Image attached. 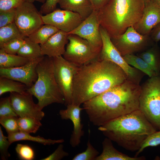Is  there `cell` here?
Listing matches in <instances>:
<instances>
[{"instance_id": "1", "label": "cell", "mask_w": 160, "mask_h": 160, "mask_svg": "<svg viewBox=\"0 0 160 160\" xmlns=\"http://www.w3.org/2000/svg\"><path fill=\"white\" fill-rule=\"evenodd\" d=\"M127 79L118 65L98 57L79 66L73 79L72 104L80 105Z\"/></svg>"}, {"instance_id": "2", "label": "cell", "mask_w": 160, "mask_h": 160, "mask_svg": "<svg viewBox=\"0 0 160 160\" xmlns=\"http://www.w3.org/2000/svg\"><path fill=\"white\" fill-rule=\"evenodd\" d=\"M141 87L127 79L83 104L89 121L100 127L139 109Z\"/></svg>"}, {"instance_id": "3", "label": "cell", "mask_w": 160, "mask_h": 160, "mask_svg": "<svg viewBox=\"0 0 160 160\" xmlns=\"http://www.w3.org/2000/svg\"><path fill=\"white\" fill-rule=\"evenodd\" d=\"M106 137L125 149L138 151L146 139L156 129L139 109L99 127Z\"/></svg>"}, {"instance_id": "4", "label": "cell", "mask_w": 160, "mask_h": 160, "mask_svg": "<svg viewBox=\"0 0 160 160\" xmlns=\"http://www.w3.org/2000/svg\"><path fill=\"white\" fill-rule=\"evenodd\" d=\"M144 7L143 0H110L98 11L100 25L111 38L119 36L139 21Z\"/></svg>"}, {"instance_id": "5", "label": "cell", "mask_w": 160, "mask_h": 160, "mask_svg": "<svg viewBox=\"0 0 160 160\" xmlns=\"http://www.w3.org/2000/svg\"><path fill=\"white\" fill-rule=\"evenodd\" d=\"M37 79L27 90L38 100L41 109L53 103L65 104L63 95L56 81L52 57L44 56L37 65Z\"/></svg>"}, {"instance_id": "6", "label": "cell", "mask_w": 160, "mask_h": 160, "mask_svg": "<svg viewBox=\"0 0 160 160\" xmlns=\"http://www.w3.org/2000/svg\"><path fill=\"white\" fill-rule=\"evenodd\" d=\"M139 109L160 130V75L150 77L141 87Z\"/></svg>"}, {"instance_id": "7", "label": "cell", "mask_w": 160, "mask_h": 160, "mask_svg": "<svg viewBox=\"0 0 160 160\" xmlns=\"http://www.w3.org/2000/svg\"><path fill=\"white\" fill-rule=\"evenodd\" d=\"M111 40L122 56L144 50L155 43L149 35L140 33L133 26L128 28L122 34L111 38Z\"/></svg>"}, {"instance_id": "8", "label": "cell", "mask_w": 160, "mask_h": 160, "mask_svg": "<svg viewBox=\"0 0 160 160\" xmlns=\"http://www.w3.org/2000/svg\"><path fill=\"white\" fill-rule=\"evenodd\" d=\"M52 59L55 78L64 97L65 104L66 105L71 104L73 79L79 66L68 61L62 56Z\"/></svg>"}, {"instance_id": "9", "label": "cell", "mask_w": 160, "mask_h": 160, "mask_svg": "<svg viewBox=\"0 0 160 160\" xmlns=\"http://www.w3.org/2000/svg\"><path fill=\"white\" fill-rule=\"evenodd\" d=\"M99 30L101 36L103 46L99 56L101 60L111 61L119 66L126 74L128 79L138 84L140 74L137 69L128 64L113 45L106 31L100 25Z\"/></svg>"}, {"instance_id": "10", "label": "cell", "mask_w": 160, "mask_h": 160, "mask_svg": "<svg viewBox=\"0 0 160 160\" xmlns=\"http://www.w3.org/2000/svg\"><path fill=\"white\" fill-rule=\"evenodd\" d=\"M68 42L63 56L68 61L79 66L99 57L86 40L72 34H68Z\"/></svg>"}, {"instance_id": "11", "label": "cell", "mask_w": 160, "mask_h": 160, "mask_svg": "<svg viewBox=\"0 0 160 160\" xmlns=\"http://www.w3.org/2000/svg\"><path fill=\"white\" fill-rule=\"evenodd\" d=\"M40 13L33 2L25 1L16 9L15 22L23 36L28 37L44 24Z\"/></svg>"}, {"instance_id": "12", "label": "cell", "mask_w": 160, "mask_h": 160, "mask_svg": "<svg viewBox=\"0 0 160 160\" xmlns=\"http://www.w3.org/2000/svg\"><path fill=\"white\" fill-rule=\"evenodd\" d=\"M100 26L98 11L94 10L77 28L68 33L76 35L86 40L93 52L99 55L103 46Z\"/></svg>"}, {"instance_id": "13", "label": "cell", "mask_w": 160, "mask_h": 160, "mask_svg": "<svg viewBox=\"0 0 160 160\" xmlns=\"http://www.w3.org/2000/svg\"><path fill=\"white\" fill-rule=\"evenodd\" d=\"M33 95L27 90L22 92H10L9 97L12 107L19 117H28L41 120L44 113L33 101Z\"/></svg>"}, {"instance_id": "14", "label": "cell", "mask_w": 160, "mask_h": 160, "mask_svg": "<svg viewBox=\"0 0 160 160\" xmlns=\"http://www.w3.org/2000/svg\"><path fill=\"white\" fill-rule=\"evenodd\" d=\"M41 17L44 24L52 25L67 33L75 29L83 20L77 13L59 9Z\"/></svg>"}, {"instance_id": "15", "label": "cell", "mask_w": 160, "mask_h": 160, "mask_svg": "<svg viewBox=\"0 0 160 160\" xmlns=\"http://www.w3.org/2000/svg\"><path fill=\"white\" fill-rule=\"evenodd\" d=\"M44 57L31 60L20 66L9 68H0V76L21 82L25 85L28 88H29L37 79L36 67Z\"/></svg>"}, {"instance_id": "16", "label": "cell", "mask_w": 160, "mask_h": 160, "mask_svg": "<svg viewBox=\"0 0 160 160\" xmlns=\"http://www.w3.org/2000/svg\"><path fill=\"white\" fill-rule=\"evenodd\" d=\"M66 106V109L60 110L59 114L62 119H70L73 124V130L71 136L70 143L72 147L74 148L80 144L81 137L84 134L80 116L81 112L84 108L80 107L79 105L73 104Z\"/></svg>"}, {"instance_id": "17", "label": "cell", "mask_w": 160, "mask_h": 160, "mask_svg": "<svg viewBox=\"0 0 160 160\" xmlns=\"http://www.w3.org/2000/svg\"><path fill=\"white\" fill-rule=\"evenodd\" d=\"M160 23V6L151 0L145 5L142 16L133 26L137 32L149 35L153 28Z\"/></svg>"}, {"instance_id": "18", "label": "cell", "mask_w": 160, "mask_h": 160, "mask_svg": "<svg viewBox=\"0 0 160 160\" xmlns=\"http://www.w3.org/2000/svg\"><path fill=\"white\" fill-rule=\"evenodd\" d=\"M67 33L59 30L44 44H40L41 54L50 57L63 56L68 42Z\"/></svg>"}, {"instance_id": "19", "label": "cell", "mask_w": 160, "mask_h": 160, "mask_svg": "<svg viewBox=\"0 0 160 160\" xmlns=\"http://www.w3.org/2000/svg\"><path fill=\"white\" fill-rule=\"evenodd\" d=\"M112 140L106 137L102 142L103 151L95 160H144L145 157H131L116 150L113 146Z\"/></svg>"}, {"instance_id": "20", "label": "cell", "mask_w": 160, "mask_h": 160, "mask_svg": "<svg viewBox=\"0 0 160 160\" xmlns=\"http://www.w3.org/2000/svg\"><path fill=\"white\" fill-rule=\"evenodd\" d=\"M58 4L63 9L78 13L83 20L94 10L89 0H59Z\"/></svg>"}, {"instance_id": "21", "label": "cell", "mask_w": 160, "mask_h": 160, "mask_svg": "<svg viewBox=\"0 0 160 160\" xmlns=\"http://www.w3.org/2000/svg\"><path fill=\"white\" fill-rule=\"evenodd\" d=\"M147 63L158 75H160V50L157 43L138 54Z\"/></svg>"}, {"instance_id": "22", "label": "cell", "mask_w": 160, "mask_h": 160, "mask_svg": "<svg viewBox=\"0 0 160 160\" xmlns=\"http://www.w3.org/2000/svg\"><path fill=\"white\" fill-rule=\"evenodd\" d=\"M7 137L11 144L17 141L29 140L37 142L44 145H50L57 143H62L64 142L63 139L57 140L46 139L39 136H33L30 134L20 132L8 134Z\"/></svg>"}, {"instance_id": "23", "label": "cell", "mask_w": 160, "mask_h": 160, "mask_svg": "<svg viewBox=\"0 0 160 160\" xmlns=\"http://www.w3.org/2000/svg\"><path fill=\"white\" fill-rule=\"evenodd\" d=\"M30 60L18 55L9 54L2 48L0 49V68H9L23 65Z\"/></svg>"}, {"instance_id": "24", "label": "cell", "mask_w": 160, "mask_h": 160, "mask_svg": "<svg viewBox=\"0 0 160 160\" xmlns=\"http://www.w3.org/2000/svg\"><path fill=\"white\" fill-rule=\"evenodd\" d=\"M59 30L52 25L44 24L27 37L35 43L42 44Z\"/></svg>"}, {"instance_id": "25", "label": "cell", "mask_w": 160, "mask_h": 160, "mask_svg": "<svg viewBox=\"0 0 160 160\" xmlns=\"http://www.w3.org/2000/svg\"><path fill=\"white\" fill-rule=\"evenodd\" d=\"M17 55L27 58L30 60L39 58L41 54V47L39 44L29 39H25V42L17 52Z\"/></svg>"}, {"instance_id": "26", "label": "cell", "mask_w": 160, "mask_h": 160, "mask_svg": "<svg viewBox=\"0 0 160 160\" xmlns=\"http://www.w3.org/2000/svg\"><path fill=\"white\" fill-rule=\"evenodd\" d=\"M126 63L151 77L158 76L151 67L141 58L133 54L123 56Z\"/></svg>"}, {"instance_id": "27", "label": "cell", "mask_w": 160, "mask_h": 160, "mask_svg": "<svg viewBox=\"0 0 160 160\" xmlns=\"http://www.w3.org/2000/svg\"><path fill=\"white\" fill-rule=\"evenodd\" d=\"M25 37L20 32L15 22L0 28V47L13 39Z\"/></svg>"}, {"instance_id": "28", "label": "cell", "mask_w": 160, "mask_h": 160, "mask_svg": "<svg viewBox=\"0 0 160 160\" xmlns=\"http://www.w3.org/2000/svg\"><path fill=\"white\" fill-rule=\"evenodd\" d=\"M28 87L24 84L5 77L0 76V95L7 92L22 93Z\"/></svg>"}, {"instance_id": "29", "label": "cell", "mask_w": 160, "mask_h": 160, "mask_svg": "<svg viewBox=\"0 0 160 160\" xmlns=\"http://www.w3.org/2000/svg\"><path fill=\"white\" fill-rule=\"evenodd\" d=\"M41 120L28 117H19L18 124L19 132L35 133L42 126Z\"/></svg>"}, {"instance_id": "30", "label": "cell", "mask_w": 160, "mask_h": 160, "mask_svg": "<svg viewBox=\"0 0 160 160\" xmlns=\"http://www.w3.org/2000/svg\"><path fill=\"white\" fill-rule=\"evenodd\" d=\"M89 139L87 143L86 150L76 155L72 159L73 160H95L99 154V152L95 148L90 142V130L89 129Z\"/></svg>"}, {"instance_id": "31", "label": "cell", "mask_w": 160, "mask_h": 160, "mask_svg": "<svg viewBox=\"0 0 160 160\" xmlns=\"http://www.w3.org/2000/svg\"><path fill=\"white\" fill-rule=\"evenodd\" d=\"M18 116H11L0 118V123L5 129L8 134L19 132L18 124Z\"/></svg>"}, {"instance_id": "32", "label": "cell", "mask_w": 160, "mask_h": 160, "mask_svg": "<svg viewBox=\"0 0 160 160\" xmlns=\"http://www.w3.org/2000/svg\"><path fill=\"white\" fill-rule=\"evenodd\" d=\"M15 150L19 158L23 160H33L35 157L33 149L29 145L20 143L17 144Z\"/></svg>"}, {"instance_id": "33", "label": "cell", "mask_w": 160, "mask_h": 160, "mask_svg": "<svg viewBox=\"0 0 160 160\" xmlns=\"http://www.w3.org/2000/svg\"><path fill=\"white\" fill-rule=\"evenodd\" d=\"M18 116L11 104L9 97L1 98L0 100V118Z\"/></svg>"}, {"instance_id": "34", "label": "cell", "mask_w": 160, "mask_h": 160, "mask_svg": "<svg viewBox=\"0 0 160 160\" xmlns=\"http://www.w3.org/2000/svg\"><path fill=\"white\" fill-rule=\"evenodd\" d=\"M17 38L7 42L0 47L7 53L16 55L25 42V39Z\"/></svg>"}, {"instance_id": "35", "label": "cell", "mask_w": 160, "mask_h": 160, "mask_svg": "<svg viewBox=\"0 0 160 160\" xmlns=\"http://www.w3.org/2000/svg\"><path fill=\"white\" fill-rule=\"evenodd\" d=\"M160 144V130L157 131L150 135L144 141L140 148L136 152L135 157L138 155L145 148L150 146H156Z\"/></svg>"}, {"instance_id": "36", "label": "cell", "mask_w": 160, "mask_h": 160, "mask_svg": "<svg viewBox=\"0 0 160 160\" xmlns=\"http://www.w3.org/2000/svg\"><path fill=\"white\" fill-rule=\"evenodd\" d=\"M11 144L7 137L3 134L1 127H0V153L1 159L6 160L10 156V154L8 151L9 145Z\"/></svg>"}, {"instance_id": "37", "label": "cell", "mask_w": 160, "mask_h": 160, "mask_svg": "<svg viewBox=\"0 0 160 160\" xmlns=\"http://www.w3.org/2000/svg\"><path fill=\"white\" fill-rule=\"evenodd\" d=\"M15 10L0 11V28L15 22Z\"/></svg>"}, {"instance_id": "38", "label": "cell", "mask_w": 160, "mask_h": 160, "mask_svg": "<svg viewBox=\"0 0 160 160\" xmlns=\"http://www.w3.org/2000/svg\"><path fill=\"white\" fill-rule=\"evenodd\" d=\"M24 1V0H0V11L16 9Z\"/></svg>"}, {"instance_id": "39", "label": "cell", "mask_w": 160, "mask_h": 160, "mask_svg": "<svg viewBox=\"0 0 160 160\" xmlns=\"http://www.w3.org/2000/svg\"><path fill=\"white\" fill-rule=\"evenodd\" d=\"M63 144L59 145L56 150L47 157L41 159V160H60L69 155L68 153L64 150Z\"/></svg>"}, {"instance_id": "40", "label": "cell", "mask_w": 160, "mask_h": 160, "mask_svg": "<svg viewBox=\"0 0 160 160\" xmlns=\"http://www.w3.org/2000/svg\"><path fill=\"white\" fill-rule=\"evenodd\" d=\"M59 0H46L40 8V12L45 15L49 13L56 8Z\"/></svg>"}, {"instance_id": "41", "label": "cell", "mask_w": 160, "mask_h": 160, "mask_svg": "<svg viewBox=\"0 0 160 160\" xmlns=\"http://www.w3.org/2000/svg\"><path fill=\"white\" fill-rule=\"evenodd\" d=\"M149 36L155 43H157L160 40V23L153 28Z\"/></svg>"}, {"instance_id": "42", "label": "cell", "mask_w": 160, "mask_h": 160, "mask_svg": "<svg viewBox=\"0 0 160 160\" xmlns=\"http://www.w3.org/2000/svg\"><path fill=\"white\" fill-rule=\"evenodd\" d=\"M94 10L99 11L105 6L110 0H89Z\"/></svg>"}, {"instance_id": "43", "label": "cell", "mask_w": 160, "mask_h": 160, "mask_svg": "<svg viewBox=\"0 0 160 160\" xmlns=\"http://www.w3.org/2000/svg\"><path fill=\"white\" fill-rule=\"evenodd\" d=\"M25 1L29 2H33L34 1H38L43 4L46 1V0H24Z\"/></svg>"}, {"instance_id": "44", "label": "cell", "mask_w": 160, "mask_h": 160, "mask_svg": "<svg viewBox=\"0 0 160 160\" xmlns=\"http://www.w3.org/2000/svg\"><path fill=\"white\" fill-rule=\"evenodd\" d=\"M160 6V0H150Z\"/></svg>"}, {"instance_id": "45", "label": "cell", "mask_w": 160, "mask_h": 160, "mask_svg": "<svg viewBox=\"0 0 160 160\" xmlns=\"http://www.w3.org/2000/svg\"><path fill=\"white\" fill-rule=\"evenodd\" d=\"M144 2L145 5L148 3L150 1V0H143Z\"/></svg>"}]
</instances>
